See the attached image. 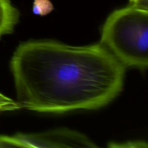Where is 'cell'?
<instances>
[{
	"instance_id": "6da1fadb",
	"label": "cell",
	"mask_w": 148,
	"mask_h": 148,
	"mask_svg": "<svg viewBox=\"0 0 148 148\" xmlns=\"http://www.w3.org/2000/svg\"><path fill=\"white\" fill-rule=\"evenodd\" d=\"M125 69L101 43L30 40L17 46L10 61L20 108L41 113L106 106L122 90Z\"/></svg>"
},
{
	"instance_id": "7a4b0ae2",
	"label": "cell",
	"mask_w": 148,
	"mask_h": 148,
	"mask_svg": "<svg viewBox=\"0 0 148 148\" xmlns=\"http://www.w3.org/2000/svg\"><path fill=\"white\" fill-rule=\"evenodd\" d=\"M101 43L125 67L148 66V10L130 5L113 12L101 30Z\"/></svg>"
},
{
	"instance_id": "3957f363",
	"label": "cell",
	"mask_w": 148,
	"mask_h": 148,
	"mask_svg": "<svg viewBox=\"0 0 148 148\" xmlns=\"http://www.w3.org/2000/svg\"><path fill=\"white\" fill-rule=\"evenodd\" d=\"M97 147L83 134L66 128L36 134L18 133L12 136L0 135L2 147Z\"/></svg>"
},
{
	"instance_id": "277c9868",
	"label": "cell",
	"mask_w": 148,
	"mask_h": 148,
	"mask_svg": "<svg viewBox=\"0 0 148 148\" xmlns=\"http://www.w3.org/2000/svg\"><path fill=\"white\" fill-rule=\"evenodd\" d=\"M20 12L10 0H0V38L10 34L18 23Z\"/></svg>"
},
{
	"instance_id": "5b68a950",
	"label": "cell",
	"mask_w": 148,
	"mask_h": 148,
	"mask_svg": "<svg viewBox=\"0 0 148 148\" xmlns=\"http://www.w3.org/2000/svg\"><path fill=\"white\" fill-rule=\"evenodd\" d=\"M53 7L50 0H34L33 12L35 14L45 16L51 12Z\"/></svg>"
},
{
	"instance_id": "8992f818",
	"label": "cell",
	"mask_w": 148,
	"mask_h": 148,
	"mask_svg": "<svg viewBox=\"0 0 148 148\" xmlns=\"http://www.w3.org/2000/svg\"><path fill=\"white\" fill-rule=\"evenodd\" d=\"M20 108L18 103L14 100L5 96L3 94L0 93V112L1 111H14Z\"/></svg>"
},
{
	"instance_id": "52a82bcc",
	"label": "cell",
	"mask_w": 148,
	"mask_h": 148,
	"mask_svg": "<svg viewBox=\"0 0 148 148\" xmlns=\"http://www.w3.org/2000/svg\"><path fill=\"white\" fill-rule=\"evenodd\" d=\"M132 5L148 10V0H130Z\"/></svg>"
}]
</instances>
